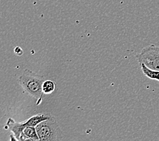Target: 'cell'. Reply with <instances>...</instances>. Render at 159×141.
<instances>
[{
  "instance_id": "cell-1",
  "label": "cell",
  "mask_w": 159,
  "mask_h": 141,
  "mask_svg": "<svg viewBox=\"0 0 159 141\" xmlns=\"http://www.w3.org/2000/svg\"><path fill=\"white\" fill-rule=\"evenodd\" d=\"M18 81L25 92L31 97L36 98L37 105L40 104L43 94L42 86L45 79L43 76L31 70L25 69Z\"/></svg>"
},
{
  "instance_id": "cell-2",
  "label": "cell",
  "mask_w": 159,
  "mask_h": 141,
  "mask_svg": "<svg viewBox=\"0 0 159 141\" xmlns=\"http://www.w3.org/2000/svg\"><path fill=\"white\" fill-rule=\"evenodd\" d=\"M52 117V115L50 113H39L30 117L29 119L24 121V122L20 123L15 121L12 118H9L6 123L5 128L8 129L9 130L12 132V134L10 135L11 140H19L20 135L25 128L26 126L36 127L41 121L50 119Z\"/></svg>"
},
{
  "instance_id": "cell-3",
  "label": "cell",
  "mask_w": 159,
  "mask_h": 141,
  "mask_svg": "<svg viewBox=\"0 0 159 141\" xmlns=\"http://www.w3.org/2000/svg\"><path fill=\"white\" fill-rule=\"evenodd\" d=\"M40 141L60 140L62 139V131L54 117L41 121L35 127Z\"/></svg>"
},
{
  "instance_id": "cell-4",
  "label": "cell",
  "mask_w": 159,
  "mask_h": 141,
  "mask_svg": "<svg viewBox=\"0 0 159 141\" xmlns=\"http://www.w3.org/2000/svg\"><path fill=\"white\" fill-rule=\"evenodd\" d=\"M139 63H143L151 69L159 71V47L150 44L143 48L136 56Z\"/></svg>"
},
{
  "instance_id": "cell-5",
  "label": "cell",
  "mask_w": 159,
  "mask_h": 141,
  "mask_svg": "<svg viewBox=\"0 0 159 141\" xmlns=\"http://www.w3.org/2000/svg\"><path fill=\"white\" fill-rule=\"evenodd\" d=\"M23 140H39L35 127L26 126L22 131L19 141Z\"/></svg>"
},
{
  "instance_id": "cell-6",
  "label": "cell",
  "mask_w": 159,
  "mask_h": 141,
  "mask_svg": "<svg viewBox=\"0 0 159 141\" xmlns=\"http://www.w3.org/2000/svg\"><path fill=\"white\" fill-rule=\"evenodd\" d=\"M139 65L141 67V69L142 73L146 75L147 78L151 79L157 80L159 82V71L151 69V68L146 67L143 63H139Z\"/></svg>"
},
{
  "instance_id": "cell-7",
  "label": "cell",
  "mask_w": 159,
  "mask_h": 141,
  "mask_svg": "<svg viewBox=\"0 0 159 141\" xmlns=\"http://www.w3.org/2000/svg\"><path fill=\"white\" fill-rule=\"evenodd\" d=\"M56 83L54 82L51 80H46V81H44L42 86L43 92L45 94H52L54 91Z\"/></svg>"
},
{
  "instance_id": "cell-8",
  "label": "cell",
  "mask_w": 159,
  "mask_h": 141,
  "mask_svg": "<svg viewBox=\"0 0 159 141\" xmlns=\"http://www.w3.org/2000/svg\"><path fill=\"white\" fill-rule=\"evenodd\" d=\"M14 53L18 56H22L23 54V51L20 47H16L14 49Z\"/></svg>"
}]
</instances>
